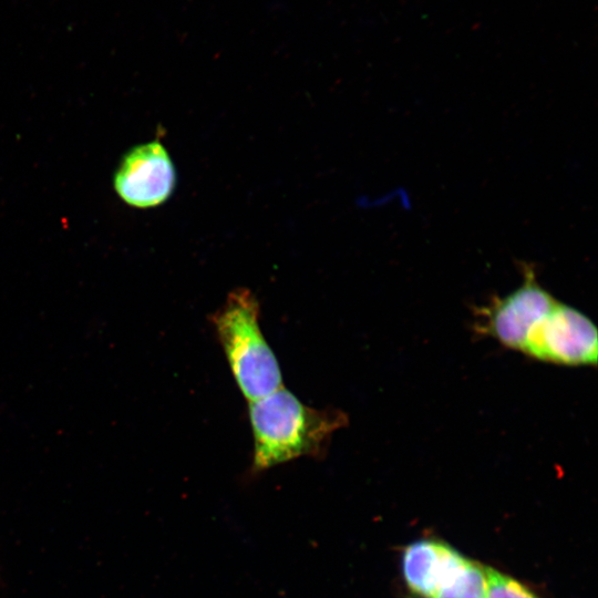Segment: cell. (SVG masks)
I'll use <instances>...</instances> for the list:
<instances>
[{"label": "cell", "mask_w": 598, "mask_h": 598, "mask_svg": "<svg viewBox=\"0 0 598 598\" xmlns=\"http://www.w3.org/2000/svg\"><path fill=\"white\" fill-rule=\"evenodd\" d=\"M597 344L595 323L578 309L557 301L529 332L522 352L544 362L595 367Z\"/></svg>", "instance_id": "3"}, {"label": "cell", "mask_w": 598, "mask_h": 598, "mask_svg": "<svg viewBox=\"0 0 598 598\" xmlns=\"http://www.w3.org/2000/svg\"><path fill=\"white\" fill-rule=\"evenodd\" d=\"M259 317V302L246 288L230 291L210 317L231 374L248 402L283 386L280 365Z\"/></svg>", "instance_id": "2"}, {"label": "cell", "mask_w": 598, "mask_h": 598, "mask_svg": "<svg viewBox=\"0 0 598 598\" xmlns=\"http://www.w3.org/2000/svg\"><path fill=\"white\" fill-rule=\"evenodd\" d=\"M176 182L173 159L165 146L155 140L124 154L113 179L120 198L136 208L162 205L174 193Z\"/></svg>", "instance_id": "5"}, {"label": "cell", "mask_w": 598, "mask_h": 598, "mask_svg": "<svg viewBox=\"0 0 598 598\" xmlns=\"http://www.w3.org/2000/svg\"><path fill=\"white\" fill-rule=\"evenodd\" d=\"M486 598H543L526 582L498 569L485 566Z\"/></svg>", "instance_id": "7"}, {"label": "cell", "mask_w": 598, "mask_h": 598, "mask_svg": "<svg viewBox=\"0 0 598 598\" xmlns=\"http://www.w3.org/2000/svg\"><path fill=\"white\" fill-rule=\"evenodd\" d=\"M254 474L300 457H322L334 432L348 419L338 410H319L302 403L283 386L250 401Z\"/></svg>", "instance_id": "1"}, {"label": "cell", "mask_w": 598, "mask_h": 598, "mask_svg": "<svg viewBox=\"0 0 598 598\" xmlns=\"http://www.w3.org/2000/svg\"><path fill=\"white\" fill-rule=\"evenodd\" d=\"M471 558L437 538H421L404 547V584L415 598H437L458 578Z\"/></svg>", "instance_id": "6"}, {"label": "cell", "mask_w": 598, "mask_h": 598, "mask_svg": "<svg viewBox=\"0 0 598 598\" xmlns=\"http://www.w3.org/2000/svg\"><path fill=\"white\" fill-rule=\"evenodd\" d=\"M556 302L539 285L534 270L526 266L518 288L502 298H494L482 309L480 330L504 347L522 351L529 332Z\"/></svg>", "instance_id": "4"}]
</instances>
